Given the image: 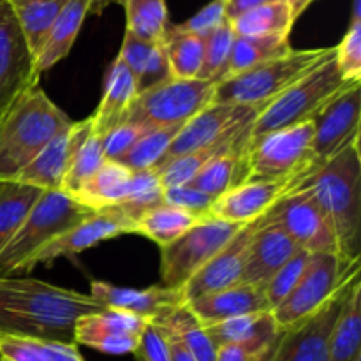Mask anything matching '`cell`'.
<instances>
[{
    "label": "cell",
    "mask_w": 361,
    "mask_h": 361,
    "mask_svg": "<svg viewBox=\"0 0 361 361\" xmlns=\"http://www.w3.org/2000/svg\"><path fill=\"white\" fill-rule=\"evenodd\" d=\"M104 307L90 295L25 275H0V335L74 344V324Z\"/></svg>",
    "instance_id": "cell-1"
},
{
    "label": "cell",
    "mask_w": 361,
    "mask_h": 361,
    "mask_svg": "<svg viewBox=\"0 0 361 361\" xmlns=\"http://www.w3.org/2000/svg\"><path fill=\"white\" fill-rule=\"evenodd\" d=\"M305 190L335 240L338 256L348 263L361 257V152L360 134L353 137L330 161L310 173L295 187Z\"/></svg>",
    "instance_id": "cell-2"
},
{
    "label": "cell",
    "mask_w": 361,
    "mask_h": 361,
    "mask_svg": "<svg viewBox=\"0 0 361 361\" xmlns=\"http://www.w3.org/2000/svg\"><path fill=\"white\" fill-rule=\"evenodd\" d=\"M71 122L41 85L21 95L0 116V182H13Z\"/></svg>",
    "instance_id": "cell-3"
},
{
    "label": "cell",
    "mask_w": 361,
    "mask_h": 361,
    "mask_svg": "<svg viewBox=\"0 0 361 361\" xmlns=\"http://www.w3.org/2000/svg\"><path fill=\"white\" fill-rule=\"evenodd\" d=\"M92 214L94 210L63 190H42L16 235L0 252V275H23L39 249Z\"/></svg>",
    "instance_id": "cell-4"
},
{
    "label": "cell",
    "mask_w": 361,
    "mask_h": 361,
    "mask_svg": "<svg viewBox=\"0 0 361 361\" xmlns=\"http://www.w3.org/2000/svg\"><path fill=\"white\" fill-rule=\"evenodd\" d=\"M335 53L331 48L295 49L264 60L243 73L226 78L215 85L214 101L228 104H270L277 95L305 76Z\"/></svg>",
    "instance_id": "cell-5"
},
{
    "label": "cell",
    "mask_w": 361,
    "mask_h": 361,
    "mask_svg": "<svg viewBox=\"0 0 361 361\" xmlns=\"http://www.w3.org/2000/svg\"><path fill=\"white\" fill-rule=\"evenodd\" d=\"M335 62V53L293 83L257 115L250 140L298 123L312 122L342 90L349 87Z\"/></svg>",
    "instance_id": "cell-6"
},
{
    "label": "cell",
    "mask_w": 361,
    "mask_h": 361,
    "mask_svg": "<svg viewBox=\"0 0 361 361\" xmlns=\"http://www.w3.org/2000/svg\"><path fill=\"white\" fill-rule=\"evenodd\" d=\"M214 81L171 76L137 92L120 122L140 123L147 129L183 126L214 101Z\"/></svg>",
    "instance_id": "cell-7"
},
{
    "label": "cell",
    "mask_w": 361,
    "mask_h": 361,
    "mask_svg": "<svg viewBox=\"0 0 361 361\" xmlns=\"http://www.w3.org/2000/svg\"><path fill=\"white\" fill-rule=\"evenodd\" d=\"M312 140V122L298 123L249 140L245 148V183L271 182L314 173Z\"/></svg>",
    "instance_id": "cell-8"
},
{
    "label": "cell",
    "mask_w": 361,
    "mask_h": 361,
    "mask_svg": "<svg viewBox=\"0 0 361 361\" xmlns=\"http://www.w3.org/2000/svg\"><path fill=\"white\" fill-rule=\"evenodd\" d=\"M245 224L204 217L161 249V286L182 289Z\"/></svg>",
    "instance_id": "cell-9"
},
{
    "label": "cell",
    "mask_w": 361,
    "mask_h": 361,
    "mask_svg": "<svg viewBox=\"0 0 361 361\" xmlns=\"http://www.w3.org/2000/svg\"><path fill=\"white\" fill-rule=\"evenodd\" d=\"M356 274H360V261L348 263L334 252L310 254L305 271L293 291L281 305L271 310L277 326L281 330H288L289 326L316 312L345 281Z\"/></svg>",
    "instance_id": "cell-10"
},
{
    "label": "cell",
    "mask_w": 361,
    "mask_h": 361,
    "mask_svg": "<svg viewBox=\"0 0 361 361\" xmlns=\"http://www.w3.org/2000/svg\"><path fill=\"white\" fill-rule=\"evenodd\" d=\"M360 281V274L338 288V291L324 305L305 319L282 330L268 361H328L335 324L342 312L345 298L353 284Z\"/></svg>",
    "instance_id": "cell-11"
},
{
    "label": "cell",
    "mask_w": 361,
    "mask_h": 361,
    "mask_svg": "<svg viewBox=\"0 0 361 361\" xmlns=\"http://www.w3.org/2000/svg\"><path fill=\"white\" fill-rule=\"evenodd\" d=\"M268 104H228V102H210L207 108L192 116L189 122L182 126L176 137L173 140L171 147L168 148L166 155L159 166L161 169L173 159L182 155L192 154L204 147L217 143L219 140L226 137L228 134L235 133L240 127L254 123L261 111Z\"/></svg>",
    "instance_id": "cell-12"
},
{
    "label": "cell",
    "mask_w": 361,
    "mask_h": 361,
    "mask_svg": "<svg viewBox=\"0 0 361 361\" xmlns=\"http://www.w3.org/2000/svg\"><path fill=\"white\" fill-rule=\"evenodd\" d=\"M39 78L23 30L6 0H0V116L39 85Z\"/></svg>",
    "instance_id": "cell-13"
},
{
    "label": "cell",
    "mask_w": 361,
    "mask_h": 361,
    "mask_svg": "<svg viewBox=\"0 0 361 361\" xmlns=\"http://www.w3.org/2000/svg\"><path fill=\"white\" fill-rule=\"evenodd\" d=\"M264 219L281 226L298 249L307 250L309 254H338L337 240L326 219L305 190L293 189L264 215Z\"/></svg>",
    "instance_id": "cell-14"
},
{
    "label": "cell",
    "mask_w": 361,
    "mask_h": 361,
    "mask_svg": "<svg viewBox=\"0 0 361 361\" xmlns=\"http://www.w3.org/2000/svg\"><path fill=\"white\" fill-rule=\"evenodd\" d=\"M129 233H134V226L116 210L104 208V210L94 212L90 217L69 228L62 235L46 243L42 249H39L28 261L25 274H30L35 267H41V264H51L60 257L78 256L101 242L116 238L120 235H129Z\"/></svg>",
    "instance_id": "cell-15"
},
{
    "label": "cell",
    "mask_w": 361,
    "mask_h": 361,
    "mask_svg": "<svg viewBox=\"0 0 361 361\" xmlns=\"http://www.w3.org/2000/svg\"><path fill=\"white\" fill-rule=\"evenodd\" d=\"M361 83L349 85L316 118L312 140V164L319 168L360 134Z\"/></svg>",
    "instance_id": "cell-16"
},
{
    "label": "cell",
    "mask_w": 361,
    "mask_h": 361,
    "mask_svg": "<svg viewBox=\"0 0 361 361\" xmlns=\"http://www.w3.org/2000/svg\"><path fill=\"white\" fill-rule=\"evenodd\" d=\"M92 129H94L92 116H87L80 122H71V126L56 134L13 182L27 183L41 190L62 189L63 178L81 145L90 136Z\"/></svg>",
    "instance_id": "cell-17"
},
{
    "label": "cell",
    "mask_w": 361,
    "mask_h": 361,
    "mask_svg": "<svg viewBox=\"0 0 361 361\" xmlns=\"http://www.w3.org/2000/svg\"><path fill=\"white\" fill-rule=\"evenodd\" d=\"M148 321L116 309L81 316L74 324L73 341L104 355H133Z\"/></svg>",
    "instance_id": "cell-18"
},
{
    "label": "cell",
    "mask_w": 361,
    "mask_h": 361,
    "mask_svg": "<svg viewBox=\"0 0 361 361\" xmlns=\"http://www.w3.org/2000/svg\"><path fill=\"white\" fill-rule=\"evenodd\" d=\"M305 176L271 180V182H247L222 194L214 201L208 217L221 219L231 224H249L267 215L282 197L288 196Z\"/></svg>",
    "instance_id": "cell-19"
},
{
    "label": "cell",
    "mask_w": 361,
    "mask_h": 361,
    "mask_svg": "<svg viewBox=\"0 0 361 361\" xmlns=\"http://www.w3.org/2000/svg\"><path fill=\"white\" fill-rule=\"evenodd\" d=\"M259 221L261 219H257V221L243 226L229 240V243L224 249L219 250L196 275L190 277V281L182 288L183 302L187 303L194 298H200V296L222 291V289L240 284L243 264H245L247 249H249L254 231L259 226Z\"/></svg>",
    "instance_id": "cell-20"
},
{
    "label": "cell",
    "mask_w": 361,
    "mask_h": 361,
    "mask_svg": "<svg viewBox=\"0 0 361 361\" xmlns=\"http://www.w3.org/2000/svg\"><path fill=\"white\" fill-rule=\"evenodd\" d=\"M88 295L101 303L104 309H116L134 314L147 321H155L178 307L185 305L182 289H168L164 286H150L145 289L120 288L102 281L90 284Z\"/></svg>",
    "instance_id": "cell-21"
},
{
    "label": "cell",
    "mask_w": 361,
    "mask_h": 361,
    "mask_svg": "<svg viewBox=\"0 0 361 361\" xmlns=\"http://www.w3.org/2000/svg\"><path fill=\"white\" fill-rule=\"evenodd\" d=\"M296 250L300 249L291 236L281 226L268 222L263 215L250 238L240 284L267 286Z\"/></svg>",
    "instance_id": "cell-22"
},
{
    "label": "cell",
    "mask_w": 361,
    "mask_h": 361,
    "mask_svg": "<svg viewBox=\"0 0 361 361\" xmlns=\"http://www.w3.org/2000/svg\"><path fill=\"white\" fill-rule=\"evenodd\" d=\"M204 330L217 348L233 344L254 355H271L282 334L275 323L271 310L245 314L221 323L208 324Z\"/></svg>",
    "instance_id": "cell-23"
},
{
    "label": "cell",
    "mask_w": 361,
    "mask_h": 361,
    "mask_svg": "<svg viewBox=\"0 0 361 361\" xmlns=\"http://www.w3.org/2000/svg\"><path fill=\"white\" fill-rule=\"evenodd\" d=\"M185 305L203 326L245 316V314L270 310L267 295H264V286L256 284L231 286L222 291L190 300Z\"/></svg>",
    "instance_id": "cell-24"
},
{
    "label": "cell",
    "mask_w": 361,
    "mask_h": 361,
    "mask_svg": "<svg viewBox=\"0 0 361 361\" xmlns=\"http://www.w3.org/2000/svg\"><path fill=\"white\" fill-rule=\"evenodd\" d=\"M94 0H69L53 21L48 35L44 39L41 51L35 56V69L39 74L55 67L60 60L69 55L78 34L85 23V18L90 14Z\"/></svg>",
    "instance_id": "cell-25"
},
{
    "label": "cell",
    "mask_w": 361,
    "mask_h": 361,
    "mask_svg": "<svg viewBox=\"0 0 361 361\" xmlns=\"http://www.w3.org/2000/svg\"><path fill=\"white\" fill-rule=\"evenodd\" d=\"M250 127H252V123H249V126L245 127H240L235 133L228 134L226 137L219 140L217 143L201 148V150L197 152H192V154L173 159L171 162L162 166L161 169L155 171L157 173L162 189L187 185V183L204 168V164H208V162L212 161V159L219 157V155L229 154V152L243 150L250 140Z\"/></svg>",
    "instance_id": "cell-26"
},
{
    "label": "cell",
    "mask_w": 361,
    "mask_h": 361,
    "mask_svg": "<svg viewBox=\"0 0 361 361\" xmlns=\"http://www.w3.org/2000/svg\"><path fill=\"white\" fill-rule=\"evenodd\" d=\"M136 95V80L130 74V71L123 66L122 60L116 56L109 67L108 76H106L101 102H99L97 109L90 115L92 123H94L92 130L104 137L108 130H111L116 123H120Z\"/></svg>",
    "instance_id": "cell-27"
},
{
    "label": "cell",
    "mask_w": 361,
    "mask_h": 361,
    "mask_svg": "<svg viewBox=\"0 0 361 361\" xmlns=\"http://www.w3.org/2000/svg\"><path fill=\"white\" fill-rule=\"evenodd\" d=\"M130 180L133 171L129 168L118 161L106 159L97 173L76 194H73V197L90 210H104L122 203L129 196Z\"/></svg>",
    "instance_id": "cell-28"
},
{
    "label": "cell",
    "mask_w": 361,
    "mask_h": 361,
    "mask_svg": "<svg viewBox=\"0 0 361 361\" xmlns=\"http://www.w3.org/2000/svg\"><path fill=\"white\" fill-rule=\"evenodd\" d=\"M296 18L288 0H271L229 21L236 37H264L291 34Z\"/></svg>",
    "instance_id": "cell-29"
},
{
    "label": "cell",
    "mask_w": 361,
    "mask_h": 361,
    "mask_svg": "<svg viewBox=\"0 0 361 361\" xmlns=\"http://www.w3.org/2000/svg\"><path fill=\"white\" fill-rule=\"evenodd\" d=\"M247 148V147H245ZM245 148L243 150L229 152V154L219 155L212 159L204 168L190 180L187 185L201 190L207 196L221 197L222 194L229 192L235 187L242 185L247 180V162Z\"/></svg>",
    "instance_id": "cell-30"
},
{
    "label": "cell",
    "mask_w": 361,
    "mask_h": 361,
    "mask_svg": "<svg viewBox=\"0 0 361 361\" xmlns=\"http://www.w3.org/2000/svg\"><path fill=\"white\" fill-rule=\"evenodd\" d=\"M0 361H85L76 344L0 335Z\"/></svg>",
    "instance_id": "cell-31"
},
{
    "label": "cell",
    "mask_w": 361,
    "mask_h": 361,
    "mask_svg": "<svg viewBox=\"0 0 361 361\" xmlns=\"http://www.w3.org/2000/svg\"><path fill=\"white\" fill-rule=\"evenodd\" d=\"M67 2L69 0H6L34 56L41 51L53 21Z\"/></svg>",
    "instance_id": "cell-32"
},
{
    "label": "cell",
    "mask_w": 361,
    "mask_h": 361,
    "mask_svg": "<svg viewBox=\"0 0 361 361\" xmlns=\"http://www.w3.org/2000/svg\"><path fill=\"white\" fill-rule=\"evenodd\" d=\"M361 358V279L353 284L335 324L328 361H358Z\"/></svg>",
    "instance_id": "cell-33"
},
{
    "label": "cell",
    "mask_w": 361,
    "mask_h": 361,
    "mask_svg": "<svg viewBox=\"0 0 361 361\" xmlns=\"http://www.w3.org/2000/svg\"><path fill=\"white\" fill-rule=\"evenodd\" d=\"M161 46L173 78L197 80L203 66L204 39L183 32L178 25H169Z\"/></svg>",
    "instance_id": "cell-34"
},
{
    "label": "cell",
    "mask_w": 361,
    "mask_h": 361,
    "mask_svg": "<svg viewBox=\"0 0 361 361\" xmlns=\"http://www.w3.org/2000/svg\"><path fill=\"white\" fill-rule=\"evenodd\" d=\"M197 221H201V219L189 214V212L180 210V208L171 207V204L161 203L157 207L150 208L137 221L134 233L152 240L162 249V247L169 245L176 238H180Z\"/></svg>",
    "instance_id": "cell-35"
},
{
    "label": "cell",
    "mask_w": 361,
    "mask_h": 361,
    "mask_svg": "<svg viewBox=\"0 0 361 361\" xmlns=\"http://www.w3.org/2000/svg\"><path fill=\"white\" fill-rule=\"evenodd\" d=\"M42 190L18 182H0V252L16 235Z\"/></svg>",
    "instance_id": "cell-36"
},
{
    "label": "cell",
    "mask_w": 361,
    "mask_h": 361,
    "mask_svg": "<svg viewBox=\"0 0 361 361\" xmlns=\"http://www.w3.org/2000/svg\"><path fill=\"white\" fill-rule=\"evenodd\" d=\"M288 35H264V37H235L229 55L226 78L243 73L264 60L275 59L291 51ZM224 78V80H226ZM222 80V81H224Z\"/></svg>",
    "instance_id": "cell-37"
},
{
    "label": "cell",
    "mask_w": 361,
    "mask_h": 361,
    "mask_svg": "<svg viewBox=\"0 0 361 361\" xmlns=\"http://www.w3.org/2000/svg\"><path fill=\"white\" fill-rule=\"evenodd\" d=\"M154 323L161 324L168 331L175 334L185 344L197 361H215L217 360V345L212 342L203 324L192 316L187 305L178 307L173 312L159 317Z\"/></svg>",
    "instance_id": "cell-38"
},
{
    "label": "cell",
    "mask_w": 361,
    "mask_h": 361,
    "mask_svg": "<svg viewBox=\"0 0 361 361\" xmlns=\"http://www.w3.org/2000/svg\"><path fill=\"white\" fill-rule=\"evenodd\" d=\"M126 9V30L150 42H162L169 23L166 0H120Z\"/></svg>",
    "instance_id": "cell-39"
},
{
    "label": "cell",
    "mask_w": 361,
    "mask_h": 361,
    "mask_svg": "<svg viewBox=\"0 0 361 361\" xmlns=\"http://www.w3.org/2000/svg\"><path fill=\"white\" fill-rule=\"evenodd\" d=\"M180 129L182 126L148 129L118 162H122L130 171H155Z\"/></svg>",
    "instance_id": "cell-40"
},
{
    "label": "cell",
    "mask_w": 361,
    "mask_h": 361,
    "mask_svg": "<svg viewBox=\"0 0 361 361\" xmlns=\"http://www.w3.org/2000/svg\"><path fill=\"white\" fill-rule=\"evenodd\" d=\"M104 162L106 155L104 147H102V136L92 130L90 136L85 140L80 152H78L76 157H74L73 164H71L69 171H67L66 178H63L62 189L60 190L71 194V196L76 194L78 190L97 173V169L101 168Z\"/></svg>",
    "instance_id": "cell-41"
},
{
    "label": "cell",
    "mask_w": 361,
    "mask_h": 361,
    "mask_svg": "<svg viewBox=\"0 0 361 361\" xmlns=\"http://www.w3.org/2000/svg\"><path fill=\"white\" fill-rule=\"evenodd\" d=\"M235 37L236 35L233 32L231 23L224 21L217 30H214L204 39L203 66H201L197 80L214 81L215 85L224 80Z\"/></svg>",
    "instance_id": "cell-42"
},
{
    "label": "cell",
    "mask_w": 361,
    "mask_h": 361,
    "mask_svg": "<svg viewBox=\"0 0 361 361\" xmlns=\"http://www.w3.org/2000/svg\"><path fill=\"white\" fill-rule=\"evenodd\" d=\"M335 62L348 83H361V16H351L344 37L335 46Z\"/></svg>",
    "instance_id": "cell-43"
},
{
    "label": "cell",
    "mask_w": 361,
    "mask_h": 361,
    "mask_svg": "<svg viewBox=\"0 0 361 361\" xmlns=\"http://www.w3.org/2000/svg\"><path fill=\"white\" fill-rule=\"evenodd\" d=\"M309 257L310 254L307 252V250H296L295 256L289 257V259L282 264L281 270L267 282V286H264V295H267L270 310H274L275 307H279L286 298H288V295L293 291L296 282L300 281V277H302L303 271H305Z\"/></svg>",
    "instance_id": "cell-44"
},
{
    "label": "cell",
    "mask_w": 361,
    "mask_h": 361,
    "mask_svg": "<svg viewBox=\"0 0 361 361\" xmlns=\"http://www.w3.org/2000/svg\"><path fill=\"white\" fill-rule=\"evenodd\" d=\"M147 130V127L134 122L116 123L102 137V147H104L106 159L108 161H120Z\"/></svg>",
    "instance_id": "cell-45"
},
{
    "label": "cell",
    "mask_w": 361,
    "mask_h": 361,
    "mask_svg": "<svg viewBox=\"0 0 361 361\" xmlns=\"http://www.w3.org/2000/svg\"><path fill=\"white\" fill-rule=\"evenodd\" d=\"M155 44H159V42L145 41V39L137 37V35L130 34V32L127 30L126 34H123L118 59L122 60L123 66L130 71V74L134 76L136 83L140 81V78L143 76L145 69H147L148 62H150V56L152 53H154Z\"/></svg>",
    "instance_id": "cell-46"
},
{
    "label": "cell",
    "mask_w": 361,
    "mask_h": 361,
    "mask_svg": "<svg viewBox=\"0 0 361 361\" xmlns=\"http://www.w3.org/2000/svg\"><path fill=\"white\" fill-rule=\"evenodd\" d=\"M162 201H164L166 204L180 208V210L189 212V214L196 215V217L204 219L210 214V208L215 200L190 185H178L164 189Z\"/></svg>",
    "instance_id": "cell-47"
},
{
    "label": "cell",
    "mask_w": 361,
    "mask_h": 361,
    "mask_svg": "<svg viewBox=\"0 0 361 361\" xmlns=\"http://www.w3.org/2000/svg\"><path fill=\"white\" fill-rule=\"evenodd\" d=\"M133 355L134 361H171L164 328L154 321H148L141 331Z\"/></svg>",
    "instance_id": "cell-48"
},
{
    "label": "cell",
    "mask_w": 361,
    "mask_h": 361,
    "mask_svg": "<svg viewBox=\"0 0 361 361\" xmlns=\"http://www.w3.org/2000/svg\"><path fill=\"white\" fill-rule=\"evenodd\" d=\"M224 21H228V18H226V0H212L203 9L197 11L194 16L180 23L178 27L183 32H189V34L197 35V37L207 39Z\"/></svg>",
    "instance_id": "cell-49"
},
{
    "label": "cell",
    "mask_w": 361,
    "mask_h": 361,
    "mask_svg": "<svg viewBox=\"0 0 361 361\" xmlns=\"http://www.w3.org/2000/svg\"><path fill=\"white\" fill-rule=\"evenodd\" d=\"M168 78H171V73H169L168 60H166L164 49H162L161 42H159V44H155L154 53H152L150 62H148L143 76H141L140 81H137V92L145 90V88L154 87V85L161 83V81L168 80Z\"/></svg>",
    "instance_id": "cell-50"
},
{
    "label": "cell",
    "mask_w": 361,
    "mask_h": 361,
    "mask_svg": "<svg viewBox=\"0 0 361 361\" xmlns=\"http://www.w3.org/2000/svg\"><path fill=\"white\" fill-rule=\"evenodd\" d=\"M268 358L270 355H254L238 345L228 344L217 348V360L215 361H268Z\"/></svg>",
    "instance_id": "cell-51"
},
{
    "label": "cell",
    "mask_w": 361,
    "mask_h": 361,
    "mask_svg": "<svg viewBox=\"0 0 361 361\" xmlns=\"http://www.w3.org/2000/svg\"><path fill=\"white\" fill-rule=\"evenodd\" d=\"M267 2H271V0H226V18L228 21H233Z\"/></svg>",
    "instance_id": "cell-52"
},
{
    "label": "cell",
    "mask_w": 361,
    "mask_h": 361,
    "mask_svg": "<svg viewBox=\"0 0 361 361\" xmlns=\"http://www.w3.org/2000/svg\"><path fill=\"white\" fill-rule=\"evenodd\" d=\"M164 331H166V337H168L169 358H171V361H197L196 358H194L192 353L185 348V344H183V342L180 341L175 334L168 331L166 328H164Z\"/></svg>",
    "instance_id": "cell-53"
},
{
    "label": "cell",
    "mask_w": 361,
    "mask_h": 361,
    "mask_svg": "<svg viewBox=\"0 0 361 361\" xmlns=\"http://www.w3.org/2000/svg\"><path fill=\"white\" fill-rule=\"evenodd\" d=\"M316 2V0H291V6H293V14H295V18L298 20L300 16H302L303 13H305L307 9H309L312 4Z\"/></svg>",
    "instance_id": "cell-54"
},
{
    "label": "cell",
    "mask_w": 361,
    "mask_h": 361,
    "mask_svg": "<svg viewBox=\"0 0 361 361\" xmlns=\"http://www.w3.org/2000/svg\"><path fill=\"white\" fill-rule=\"evenodd\" d=\"M113 4H120V0H94L90 14H101L102 11L108 9V7L113 6Z\"/></svg>",
    "instance_id": "cell-55"
},
{
    "label": "cell",
    "mask_w": 361,
    "mask_h": 361,
    "mask_svg": "<svg viewBox=\"0 0 361 361\" xmlns=\"http://www.w3.org/2000/svg\"><path fill=\"white\" fill-rule=\"evenodd\" d=\"M288 2H291V0H288Z\"/></svg>",
    "instance_id": "cell-56"
},
{
    "label": "cell",
    "mask_w": 361,
    "mask_h": 361,
    "mask_svg": "<svg viewBox=\"0 0 361 361\" xmlns=\"http://www.w3.org/2000/svg\"><path fill=\"white\" fill-rule=\"evenodd\" d=\"M358 361H361V358H360V360H358Z\"/></svg>",
    "instance_id": "cell-57"
}]
</instances>
